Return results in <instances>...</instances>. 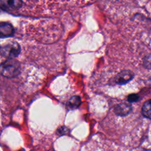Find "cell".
Instances as JSON below:
<instances>
[{
	"label": "cell",
	"instance_id": "cell-1",
	"mask_svg": "<svg viewBox=\"0 0 151 151\" xmlns=\"http://www.w3.org/2000/svg\"><path fill=\"white\" fill-rule=\"evenodd\" d=\"M20 71V63L13 58H8L0 64V74L5 77H15Z\"/></svg>",
	"mask_w": 151,
	"mask_h": 151
},
{
	"label": "cell",
	"instance_id": "cell-2",
	"mask_svg": "<svg viewBox=\"0 0 151 151\" xmlns=\"http://www.w3.org/2000/svg\"><path fill=\"white\" fill-rule=\"evenodd\" d=\"M20 51V46L17 42H8L0 45V55L8 58L17 57Z\"/></svg>",
	"mask_w": 151,
	"mask_h": 151
},
{
	"label": "cell",
	"instance_id": "cell-3",
	"mask_svg": "<svg viewBox=\"0 0 151 151\" xmlns=\"http://www.w3.org/2000/svg\"><path fill=\"white\" fill-rule=\"evenodd\" d=\"M22 5V0H0V8L6 11L18 9Z\"/></svg>",
	"mask_w": 151,
	"mask_h": 151
},
{
	"label": "cell",
	"instance_id": "cell-4",
	"mask_svg": "<svg viewBox=\"0 0 151 151\" xmlns=\"http://www.w3.org/2000/svg\"><path fill=\"white\" fill-rule=\"evenodd\" d=\"M134 74L130 70H123L119 73L115 77V81L117 84H125L132 80Z\"/></svg>",
	"mask_w": 151,
	"mask_h": 151
},
{
	"label": "cell",
	"instance_id": "cell-5",
	"mask_svg": "<svg viewBox=\"0 0 151 151\" xmlns=\"http://www.w3.org/2000/svg\"><path fill=\"white\" fill-rule=\"evenodd\" d=\"M14 34L13 26L6 22H0V38L12 37Z\"/></svg>",
	"mask_w": 151,
	"mask_h": 151
},
{
	"label": "cell",
	"instance_id": "cell-6",
	"mask_svg": "<svg viewBox=\"0 0 151 151\" xmlns=\"http://www.w3.org/2000/svg\"><path fill=\"white\" fill-rule=\"evenodd\" d=\"M132 110L131 106L126 103H120L114 108V113L120 116H124L128 114Z\"/></svg>",
	"mask_w": 151,
	"mask_h": 151
},
{
	"label": "cell",
	"instance_id": "cell-7",
	"mask_svg": "<svg viewBox=\"0 0 151 151\" xmlns=\"http://www.w3.org/2000/svg\"><path fill=\"white\" fill-rule=\"evenodd\" d=\"M142 113L144 117L151 119V99L146 101L143 104Z\"/></svg>",
	"mask_w": 151,
	"mask_h": 151
},
{
	"label": "cell",
	"instance_id": "cell-8",
	"mask_svg": "<svg viewBox=\"0 0 151 151\" xmlns=\"http://www.w3.org/2000/svg\"><path fill=\"white\" fill-rule=\"evenodd\" d=\"M81 99L79 96H73L71 97L67 103V106L68 107V108L71 109H74L77 108L80 104H81Z\"/></svg>",
	"mask_w": 151,
	"mask_h": 151
},
{
	"label": "cell",
	"instance_id": "cell-9",
	"mask_svg": "<svg viewBox=\"0 0 151 151\" xmlns=\"http://www.w3.org/2000/svg\"><path fill=\"white\" fill-rule=\"evenodd\" d=\"M144 65L145 67L151 69V54L146 56L144 59Z\"/></svg>",
	"mask_w": 151,
	"mask_h": 151
},
{
	"label": "cell",
	"instance_id": "cell-10",
	"mask_svg": "<svg viewBox=\"0 0 151 151\" xmlns=\"http://www.w3.org/2000/svg\"><path fill=\"white\" fill-rule=\"evenodd\" d=\"M139 99V97L137 94H131L127 96V100L129 102H130V103L137 101Z\"/></svg>",
	"mask_w": 151,
	"mask_h": 151
}]
</instances>
